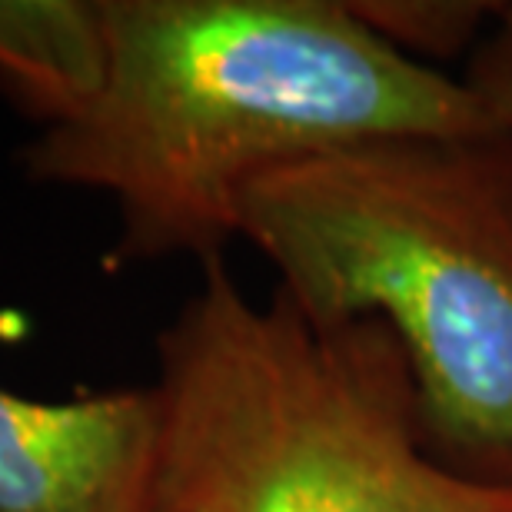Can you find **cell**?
<instances>
[{
	"label": "cell",
	"instance_id": "obj_1",
	"mask_svg": "<svg viewBox=\"0 0 512 512\" xmlns=\"http://www.w3.org/2000/svg\"><path fill=\"white\" fill-rule=\"evenodd\" d=\"M97 94L24 150L30 180L114 197L117 263L220 260L256 180L396 137H483V97L343 0H100Z\"/></svg>",
	"mask_w": 512,
	"mask_h": 512
},
{
	"label": "cell",
	"instance_id": "obj_2",
	"mask_svg": "<svg viewBox=\"0 0 512 512\" xmlns=\"http://www.w3.org/2000/svg\"><path fill=\"white\" fill-rule=\"evenodd\" d=\"M237 237L316 330L376 323L446 466L512 486V133L396 137L256 180Z\"/></svg>",
	"mask_w": 512,
	"mask_h": 512
},
{
	"label": "cell",
	"instance_id": "obj_3",
	"mask_svg": "<svg viewBox=\"0 0 512 512\" xmlns=\"http://www.w3.org/2000/svg\"><path fill=\"white\" fill-rule=\"evenodd\" d=\"M157 346V512H512V486L429 449L376 323L316 330L210 260Z\"/></svg>",
	"mask_w": 512,
	"mask_h": 512
},
{
	"label": "cell",
	"instance_id": "obj_4",
	"mask_svg": "<svg viewBox=\"0 0 512 512\" xmlns=\"http://www.w3.org/2000/svg\"><path fill=\"white\" fill-rule=\"evenodd\" d=\"M157 389L44 403L0 386V512H157Z\"/></svg>",
	"mask_w": 512,
	"mask_h": 512
},
{
	"label": "cell",
	"instance_id": "obj_5",
	"mask_svg": "<svg viewBox=\"0 0 512 512\" xmlns=\"http://www.w3.org/2000/svg\"><path fill=\"white\" fill-rule=\"evenodd\" d=\"M104 60L100 0H0V87L44 127L64 124L97 94Z\"/></svg>",
	"mask_w": 512,
	"mask_h": 512
},
{
	"label": "cell",
	"instance_id": "obj_6",
	"mask_svg": "<svg viewBox=\"0 0 512 512\" xmlns=\"http://www.w3.org/2000/svg\"><path fill=\"white\" fill-rule=\"evenodd\" d=\"M353 7L383 40L423 64H429L426 57H449L469 44L476 50L503 10L466 0H373Z\"/></svg>",
	"mask_w": 512,
	"mask_h": 512
},
{
	"label": "cell",
	"instance_id": "obj_7",
	"mask_svg": "<svg viewBox=\"0 0 512 512\" xmlns=\"http://www.w3.org/2000/svg\"><path fill=\"white\" fill-rule=\"evenodd\" d=\"M469 87L486 100L493 117L512 133V7H503L469 60Z\"/></svg>",
	"mask_w": 512,
	"mask_h": 512
}]
</instances>
